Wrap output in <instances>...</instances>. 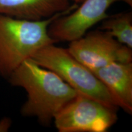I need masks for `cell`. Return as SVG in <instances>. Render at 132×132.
<instances>
[{
    "instance_id": "6",
    "label": "cell",
    "mask_w": 132,
    "mask_h": 132,
    "mask_svg": "<svg viewBox=\"0 0 132 132\" xmlns=\"http://www.w3.org/2000/svg\"><path fill=\"white\" fill-rule=\"evenodd\" d=\"M119 0H83L80 6L54 20L48 34L55 43L70 42L85 35L95 24L109 16L107 11Z\"/></svg>"
},
{
    "instance_id": "11",
    "label": "cell",
    "mask_w": 132,
    "mask_h": 132,
    "mask_svg": "<svg viewBox=\"0 0 132 132\" xmlns=\"http://www.w3.org/2000/svg\"><path fill=\"white\" fill-rule=\"evenodd\" d=\"M122 1V2L126 3L130 7H132V0H119V1Z\"/></svg>"
},
{
    "instance_id": "9",
    "label": "cell",
    "mask_w": 132,
    "mask_h": 132,
    "mask_svg": "<svg viewBox=\"0 0 132 132\" xmlns=\"http://www.w3.org/2000/svg\"><path fill=\"white\" fill-rule=\"evenodd\" d=\"M99 29L108 33L119 42L132 49V12H123L108 16Z\"/></svg>"
},
{
    "instance_id": "12",
    "label": "cell",
    "mask_w": 132,
    "mask_h": 132,
    "mask_svg": "<svg viewBox=\"0 0 132 132\" xmlns=\"http://www.w3.org/2000/svg\"><path fill=\"white\" fill-rule=\"evenodd\" d=\"M68 1H73L74 3H76V4H78V3H79L78 0H68Z\"/></svg>"
},
{
    "instance_id": "5",
    "label": "cell",
    "mask_w": 132,
    "mask_h": 132,
    "mask_svg": "<svg viewBox=\"0 0 132 132\" xmlns=\"http://www.w3.org/2000/svg\"><path fill=\"white\" fill-rule=\"evenodd\" d=\"M67 49L93 72L112 62H132L131 49L99 29L70 42Z\"/></svg>"
},
{
    "instance_id": "10",
    "label": "cell",
    "mask_w": 132,
    "mask_h": 132,
    "mask_svg": "<svg viewBox=\"0 0 132 132\" xmlns=\"http://www.w3.org/2000/svg\"><path fill=\"white\" fill-rule=\"evenodd\" d=\"M11 125V120L5 118L0 121V131H7Z\"/></svg>"
},
{
    "instance_id": "1",
    "label": "cell",
    "mask_w": 132,
    "mask_h": 132,
    "mask_svg": "<svg viewBox=\"0 0 132 132\" xmlns=\"http://www.w3.org/2000/svg\"><path fill=\"white\" fill-rule=\"evenodd\" d=\"M7 79L11 85L21 87L27 94L21 115L37 118L42 125L50 124L57 113L78 94L56 73L31 58L23 62Z\"/></svg>"
},
{
    "instance_id": "13",
    "label": "cell",
    "mask_w": 132,
    "mask_h": 132,
    "mask_svg": "<svg viewBox=\"0 0 132 132\" xmlns=\"http://www.w3.org/2000/svg\"><path fill=\"white\" fill-rule=\"evenodd\" d=\"M82 1H83V0H78V2H79V3H81Z\"/></svg>"
},
{
    "instance_id": "2",
    "label": "cell",
    "mask_w": 132,
    "mask_h": 132,
    "mask_svg": "<svg viewBox=\"0 0 132 132\" xmlns=\"http://www.w3.org/2000/svg\"><path fill=\"white\" fill-rule=\"evenodd\" d=\"M73 10L39 21L19 19L0 14V76L7 78L38 50L55 44L48 34L54 20Z\"/></svg>"
},
{
    "instance_id": "8",
    "label": "cell",
    "mask_w": 132,
    "mask_h": 132,
    "mask_svg": "<svg viewBox=\"0 0 132 132\" xmlns=\"http://www.w3.org/2000/svg\"><path fill=\"white\" fill-rule=\"evenodd\" d=\"M119 108L132 113V62H112L95 70Z\"/></svg>"
},
{
    "instance_id": "4",
    "label": "cell",
    "mask_w": 132,
    "mask_h": 132,
    "mask_svg": "<svg viewBox=\"0 0 132 132\" xmlns=\"http://www.w3.org/2000/svg\"><path fill=\"white\" fill-rule=\"evenodd\" d=\"M117 110L78 92L53 121L59 132H106L118 120Z\"/></svg>"
},
{
    "instance_id": "3",
    "label": "cell",
    "mask_w": 132,
    "mask_h": 132,
    "mask_svg": "<svg viewBox=\"0 0 132 132\" xmlns=\"http://www.w3.org/2000/svg\"><path fill=\"white\" fill-rule=\"evenodd\" d=\"M31 59L56 73L76 91L87 95L112 108L119 107L114 99L94 73L64 48L50 44L33 54Z\"/></svg>"
},
{
    "instance_id": "7",
    "label": "cell",
    "mask_w": 132,
    "mask_h": 132,
    "mask_svg": "<svg viewBox=\"0 0 132 132\" xmlns=\"http://www.w3.org/2000/svg\"><path fill=\"white\" fill-rule=\"evenodd\" d=\"M68 0H0V14L19 19L39 21L58 13L74 10Z\"/></svg>"
}]
</instances>
